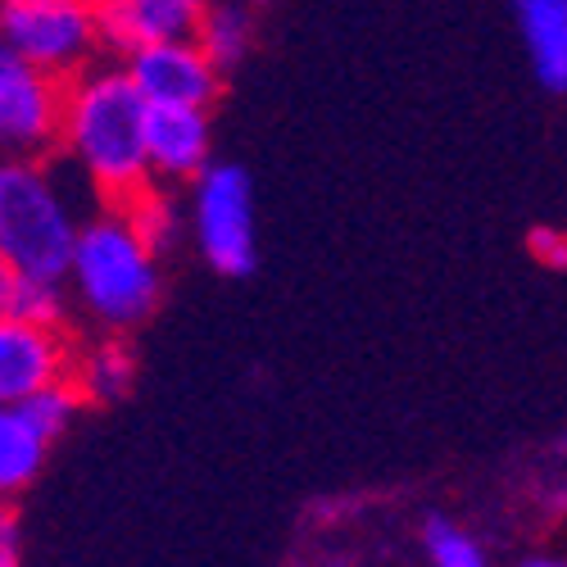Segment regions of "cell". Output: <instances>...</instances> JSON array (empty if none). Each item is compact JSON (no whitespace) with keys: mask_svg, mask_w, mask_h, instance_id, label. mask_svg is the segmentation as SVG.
Instances as JSON below:
<instances>
[{"mask_svg":"<svg viewBox=\"0 0 567 567\" xmlns=\"http://www.w3.org/2000/svg\"><path fill=\"white\" fill-rule=\"evenodd\" d=\"M73 382L86 395V404H118L136 386V354L123 341V332H105L101 341L78 346Z\"/></svg>","mask_w":567,"mask_h":567,"instance_id":"obj_12","label":"cell"},{"mask_svg":"<svg viewBox=\"0 0 567 567\" xmlns=\"http://www.w3.org/2000/svg\"><path fill=\"white\" fill-rule=\"evenodd\" d=\"M0 41L41 69L73 78L105 51L101 6H86V0H0Z\"/></svg>","mask_w":567,"mask_h":567,"instance_id":"obj_4","label":"cell"},{"mask_svg":"<svg viewBox=\"0 0 567 567\" xmlns=\"http://www.w3.org/2000/svg\"><path fill=\"white\" fill-rule=\"evenodd\" d=\"M45 450L51 441L32 427L28 413L19 404H0V499H14L37 482Z\"/></svg>","mask_w":567,"mask_h":567,"instance_id":"obj_13","label":"cell"},{"mask_svg":"<svg viewBox=\"0 0 567 567\" xmlns=\"http://www.w3.org/2000/svg\"><path fill=\"white\" fill-rule=\"evenodd\" d=\"M209 0H105L101 6V37L110 55H132L136 45L196 37Z\"/></svg>","mask_w":567,"mask_h":567,"instance_id":"obj_10","label":"cell"},{"mask_svg":"<svg viewBox=\"0 0 567 567\" xmlns=\"http://www.w3.org/2000/svg\"><path fill=\"white\" fill-rule=\"evenodd\" d=\"M527 250L545 264V268H567V231L558 227H536L527 236Z\"/></svg>","mask_w":567,"mask_h":567,"instance_id":"obj_19","label":"cell"},{"mask_svg":"<svg viewBox=\"0 0 567 567\" xmlns=\"http://www.w3.org/2000/svg\"><path fill=\"white\" fill-rule=\"evenodd\" d=\"M78 346L64 327H41L19 313H0V404H23L41 386L73 377Z\"/></svg>","mask_w":567,"mask_h":567,"instance_id":"obj_8","label":"cell"},{"mask_svg":"<svg viewBox=\"0 0 567 567\" xmlns=\"http://www.w3.org/2000/svg\"><path fill=\"white\" fill-rule=\"evenodd\" d=\"M86 6H105V0H86Z\"/></svg>","mask_w":567,"mask_h":567,"instance_id":"obj_22","label":"cell"},{"mask_svg":"<svg viewBox=\"0 0 567 567\" xmlns=\"http://www.w3.org/2000/svg\"><path fill=\"white\" fill-rule=\"evenodd\" d=\"M192 227L205 264L223 277H246L255 250V186L236 164H209L192 182Z\"/></svg>","mask_w":567,"mask_h":567,"instance_id":"obj_5","label":"cell"},{"mask_svg":"<svg viewBox=\"0 0 567 567\" xmlns=\"http://www.w3.org/2000/svg\"><path fill=\"white\" fill-rule=\"evenodd\" d=\"M123 214L132 218V227H136L141 236H146V241H151L159 255L177 241L182 218H177L173 196H168V192H159V182H146L141 192H132V196L123 200Z\"/></svg>","mask_w":567,"mask_h":567,"instance_id":"obj_18","label":"cell"},{"mask_svg":"<svg viewBox=\"0 0 567 567\" xmlns=\"http://www.w3.org/2000/svg\"><path fill=\"white\" fill-rule=\"evenodd\" d=\"M146 114L151 101L136 91L123 60H96L69 78L60 151L105 205H123L132 192L155 182L146 155Z\"/></svg>","mask_w":567,"mask_h":567,"instance_id":"obj_1","label":"cell"},{"mask_svg":"<svg viewBox=\"0 0 567 567\" xmlns=\"http://www.w3.org/2000/svg\"><path fill=\"white\" fill-rule=\"evenodd\" d=\"M14 558H19V523L6 508V499H0V567H10Z\"/></svg>","mask_w":567,"mask_h":567,"instance_id":"obj_20","label":"cell"},{"mask_svg":"<svg viewBox=\"0 0 567 567\" xmlns=\"http://www.w3.org/2000/svg\"><path fill=\"white\" fill-rule=\"evenodd\" d=\"M127 78L151 105H200L209 110L218 101L223 69L196 37H173V41H151L123 55Z\"/></svg>","mask_w":567,"mask_h":567,"instance_id":"obj_7","label":"cell"},{"mask_svg":"<svg viewBox=\"0 0 567 567\" xmlns=\"http://www.w3.org/2000/svg\"><path fill=\"white\" fill-rule=\"evenodd\" d=\"M82 209L45 155H0V255L19 277H64Z\"/></svg>","mask_w":567,"mask_h":567,"instance_id":"obj_3","label":"cell"},{"mask_svg":"<svg viewBox=\"0 0 567 567\" xmlns=\"http://www.w3.org/2000/svg\"><path fill=\"white\" fill-rule=\"evenodd\" d=\"M196 41L214 55V64L227 73V69H236L246 60L250 41H255V19H250L246 6H236V0H209Z\"/></svg>","mask_w":567,"mask_h":567,"instance_id":"obj_14","label":"cell"},{"mask_svg":"<svg viewBox=\"0 0 567 567\" xmlns=\"http://www.w3.org/2000/svg\"><path fill=\"white\" fill-rule=\"evenodd\" d=\"M69 309H73V291L64 277H14L10 313L41 327H69Z\"/></svg>","mask_w":567,"mask_h":567,"instance_id":"obj_15","label":"cell"},{"mask_svg":"<svg viewBox=\"0 0 567 567\" xmlns=\"http://www.w3.org/2000/svg\"><path fill=\"white\" fill-rule=\"evenodd\" d=\"M513 19L532 55L536 82L554 96L567 91V0H513Z\"/></svg>","mask_w":567,"mask_h":567,"instance_id":"obj_11","label":"cell"},{"mask_svg":"<svg viewBox=\"0 0 567 567\" xmlns=\"http://www.w3.org/2000/svg\"><path fill=\"white\" fill-rule=\"evenodd\" d=\"M14 277H19V272L6 264V255H0V313L10 309V296H14Z\"/></svg>","mask_w":567,"mask_h":567,"instance_id":"obj_21","label":"cell"},{"mask_svg":"<svg viewBox=\"0 0 567 567\" xmlns=\"http://www.w3.org/2000/svg\"><path fill=\"white\" fill-rule=\"evenodd\" d=\"M417 545H422V554H427L436 567H482L486 563L482 540L472 536L467 527H458L454 517H445V513H432L427 523H422Z\"/></svg>","mask_w":567,"mask_h":567,"instance_id":"obj_17","label":"cell"},{"mask_svg":"<svg viewBox=\"0 0 567 567\" xmlns=\"http://www.w3.org/2000/svg\"><path fill=\"white\" fill-rule=\"evenodd\" d=\"M69 78L32 64L0 41V155H51L60 151Z\"/></svg>","mask_w":567,"mask_h":567,"instance_id":"obj_6","label":"cell"},{"mask_svg":"<svg viewBox=\"0 0 567 567\" xmlns=\"http://www.w3.org/2000/svg\"><path fill=\"white\" fill-rule=\"evenodd\" d=\"M64 281L73 305L105 332H132L159 309L164 296L159 250L132 227L123 205H101L82 223Z\"/></svg>","mask_w":567,"mask_h":567,"instance_id":"obj_2","label":"cell"},{"mask_svg":"<svg viewBox=\"0 0 567 567\" xmlns=\"http://www.w3.org/2000/svg\"><path fill=\"white\" fill-rule=\"evenodd\" d=\"M82 404H86V395L78 391V382L73 377H60V382H51V386H41L37 395H28L19 409L28 413V422L45 436V441H60L73 422H78V413H82Z\"/></svg>","mask_w":567,"mask_h":567,"instance_id":"obj_16","label":"cell"},{"mask_svg":"<svg viewBox=\"0 0 567 567\" xmlns=\"http://www.w3.org/2000/svg\"><path fill=\"white\" fill-rule=\"evenodd\" d=\"M146 155L155 182H196L214 164L209 110L200 105H151Z\"/></svg>","mask_w":567,"mask_h":567,"instance_id":"obj_9","label":"cell"}]
</instances>
